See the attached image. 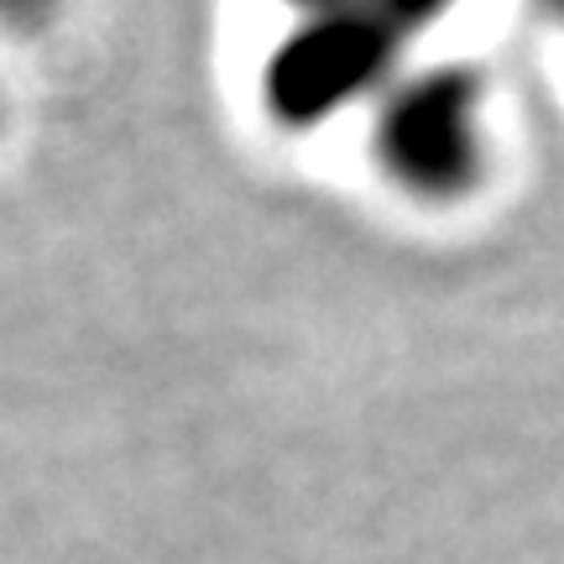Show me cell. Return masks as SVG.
Listing matches in <instances>:
<instances>
[{"label": "cell", "mask_w": 564, "mask_h": 564, "mask_svg": "<svg viewBox=\"0 0 564 564\" xmlns=\"http://www.w3.org/2000/svg\"><path fill=\"white\" fill-rule=\"evenodd\" d=\"M377 178L423 204H465L491 178V84L476 63H408L366 116Z\"/></svg>", "instance_id": "6da1fadb"}, {"label": "cell", "mask_w": 564, "mask_h": 564, "mask_svg": "<svg viewBox=\"0 0 564 564\" xmlns=\"http://www.w3.org/2000/svg\"><path fill=\"white\" fill-rule=\"evenodd\" d=\"M403 53L408 37L366 0L288 21L257 74L262 116L288 137H308L340 116H371L387 84L408 68Z\"/></svg>", "instance_id": "7a4b0ae2"}, {"label": "cell", "mask_w": 564, "mask_h": 564, "mask_svg": "<svg viewBox=\"0 0 564 564\" xmlns=\"http://www.w3.org/2000/svg\"><path fill=\"white\" fill-rule=\"evenodd\" d=\"M366 6H377V11H382V17L392 21L408 42H413L419 32H429L440 17H449V6H455V0H366Z\"/></svg>", "instance_id": "3957f363"}, {"label": "cell", "mask_w": 564, "mask_h": 564, "mask_svg": "<svg viewBox=\"0 0 564 564\" xmlns=\"http://www.w3.org/2000/svg\"><path fill=\"white\" fill-rule=\"evenodd\" d=\"M63 6L68 0H0V32H17V37L47 32L63 17Z\"/></svg>", "instance_id": "277c9868"}, {"label": "cell", "mask_w": 564, "mask_h": 564, "mask_svg": "<svg viewBox=\"0 0 564 564\" xmlns=\"http://www.w3.org/2000/svg\"><path fill=\"white\" fill-rule=\"evenodd\" d=\"M282 11H288V21L299 17H324V11H345V6H361V0H278Z\"/></svg>", "instance_id": "5b68a950"}, {"label": "cell", "mask_w": 564, "mask_h": 564, "mask_svg": "<svg viewBox=\"0 0 564 564\" xmlns=\"http://www.w3.org/2000/svg\"><path fill=\"white\" fill-rule=\"evenodd\" d=\"M539 6V17L554 26V32H564V0H533Z\"/></svg>", "instance_id": "8992f818"}, {"label": "cell", "mask_w": 564, "mask_h": 564, "mask_svg": "<svg viewBox=\"0 0 564 564\" xmlns=\"http://www.w3.org/2000/svg\"><path fill=\"white\" fill-rule=\"evenodd\" d=\"M0 131H6V89H0Z\"/></svg>", "instance_id": "52a82bcc"}]
</instances>
